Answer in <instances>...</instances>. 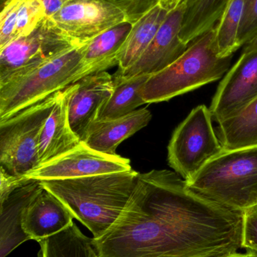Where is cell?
Here are the masks:
<instances>
[{
    "instance_id": "cell-28",
    "label": "cell",
    "mask_w": 257,
    "mask_h": 257,
    "mask_svg": "<svg viewBox=\"0 0 257 257\" xmlns=\"http://www.w3.org/2000/svg\"><path fill=\"white\" fill-rule=\"evenodd\" d=\"M257 36V0H244V10L238 31L240 48Z\"/></svg>"
},
{
    "instance_id": "cell-30",
    "label": "cell",
    "mask_w": 257,
    "mask_h": 257,
    "mask_svg": "<svg viewBox=\"0 0 257 257\" xmlns=\"http://www.w3.org/2000/svg\"><path fill=\"white\" fill-rule=\"evenodd\" d=\"M0 200L7 197L14 190L22 186L25 185L27 183L30 182L32 179L26 177L25 175H11L0 167Z\"/></svg>"
},
{
    "instance_id": "cell-26",
    "label": "cell",
    "mask_w": 257,
    "mask_h": 257,
    "mask_svg": "<svg viewBox=\"0 0 257 257\" xmlns=\"http://www.w3.org/2000/svg\"><path fill=\"white\" fill-rule=\"evenodd\" d=\"M23 0H7L0 15V49L14 40L17 18Z\"/></svg>"
},
{
    "instance_id": "cell-8",
    "label": "cell",
    "mask_w": 257,
    "mask_h": 257,
    "mask_svg": "<svg viewBox=\"0 0 257 257\" xmlns=\"http://www.w3.org/2000/svg\"><path fill=\"white\" fill-rule=\"evenodd\" d=\"M78 46L57 31L48 18L30 34L0 49V85L19 78Z\"/></svg>"
},
{
    "instance_id": "cell-10",
    "label": "cell",
    "mask_w": 257,
    "mask_h": 257,
    "mask_svg": "<svg viewBox=\"0 0 257 257\" xmlns=\"http://www.w3.org/2000/svg\"><path fill=\"white\" fill-rule=\"evenodd\" d=\"M132 169L130 160L115 154H106L81 142L66 154L35 168L26 174L32 180L69 179L105 175Z\"/></svg>"
},
{
    "instance_id": "cell-13",
    "label": "cell",
    "mask_w": 257,
    "mask_h": 257,
    "mask_svg": "<svg viewBox=\"0 0 257 257\" xmlns=\"http://www.w3.org/2000/svg\"><path fill=\"white\" fill-rule=\"evenodd\" d=\"M184 2L175 10L169 12L162 25L146 51L138 60L125 72V76L149 75L159 72L176 61L189 45L180 36L184 15Z\"/></svg>"
},
{
    "instance_id": "cell-20",
    "label": "cell",
    "mask_w": 257,
    "mask_h": 257,
    "mask_svg": "<svg viewBox=\"0 0 257 257\" xmlns=\"http://www.w3.org/2000/svg\"><path fill=\"white\" fill-rule=\"evenodd\" d=\"M149 77V75L125 76L116 72L113 78V93L101 109L98 120L127 115L146 104L142 92Z\"/></svg>"
},
{
    "instance_id": "cell-33",
    "label": "cell",
    "mask_w": 257,
    "mask_h": 257,
    "mask_svg": "<svg viewBox=\"0 0 257 257\" xmlns=\"http://www.w3.org/2000/svg\"><path fill=\"white\" fill-rule=\"evenodd\" d=\"M257 49V36L253 40L250 41L247 45H244L243 52H248V51H253Z\"/></svg>"
},
{
    "instance_id": "cell-12",
    "label": "cell",
    "mask_w": 257,
    "mask_h": 257,
    "mask_svg": "<svg viewBox=\"0 0 257 257\" xmlns=\"http://www.w3.org/2000/svg\"><path fill=\"white\" fill-rule=\"evenodd\" d=\"M68 117L72 131L84 142L90 126L113 90V78L108 72L87 75L67 88Z\"/></svg>"
},
{
    "instance_id": "cell-29",
    "label": "cell",
    "mask_w": 257,
    "mask_h": 257,
    "mask_svg": "<svg viewBox=\"0 0 257 257\" xmlns=\"http://www.w3.org/2000/svg\"><path fill=\"white\" fill-rule=\"evenodd\" d=\"M242 247L257 251V204L243 211Z\"/></svg>"
},
{
    "instance_id": "cell-19",
    "label": "cell",
    "mask_w": 257,
    "mask_h": 257,
    "mask_svg": "<svg viewBox=\"0 0 257 257\" xmlns=\"http://www.w3.org/2000/svg\"><path fill=\"white\" fill-rule=\"evenodd\" d=\"M168 13L158 5L132 24V28L118 55V72H125L140 59Z\"/></svg>"
},
{
    "instance_id": "cell-7",
    "label": "cell",
    "mask_w": 257,
    "mask_h": 257,
    "mask_svg": "<svg viewBox=\"0 0 257 257\" xmlns=\"http://www.w3.org/2000/svg\"><path fill=\"white\" fill-rule=\"evenodd\" d=\"M213 116L205 105L195 108L176 128L167 148L170 167L186 181L223 151L213 127Z\"/></svg>"
},
{
    "instance_id": "cell-3",
    "label": "cell",
    "mask_w": 257,
    "mask_h": 257,
    "mask_svg": "<svg viewBox=\"0 0 257 257\" xmlns=\"http://www.w3.org/2000/svg\"><path fill=\"white\" fill-rule=\"evenodd\" d=\"M232 57L219 55L215 27L211 29L191 42L176 61L150 75L142 92L145 103L170 100L220 79L229 71Z\"/></svg>"
},
{
    "instance_id": "cell-32",
    "label": "cell",
    "mask_w": 257,
    "mask_h": 257,
    "mask_svg": "<svg viewBox=\"0 0 257 257\" xmlns=\"http://www.w3.org/2000/svg\"><path fill=\"white\" fill-rule=\"evenodd\" d=\"M184 0H160L159 6L167 12H170L178 7Z\"/></svg>"
},
{
    "instance_id": "cell-25",
    "label": "cell",
    "mask_w": 257,
    "mask_h": 257,
    "mask_svg": "<svg viewBox=\"0 0 257 257\" xmlns=\"http://www.w3.org/2000/svg\"><path fill=\"white\" fill-rule=\"evenodd\" d=\"M46 18L45 6L41 0H23L17 18L14 40L33 33Z\"/></svg>"
},
{
    "instance_id": "cell-31",
    "label": "cell",
    "mask_w": 257,
    "mask_h": 257,
    "mask_svg": "<svg viewBox=\"0 0 257 257\" xmlns=\"http://www.w3.org/2000/svg\"><path fill=\"white\" fill-rule=\"evenodd\" d=\"M70 0H41L45 6L47 18H51L63 9Z\"/></svg>"
},
{
    "instance_id": "cell-11",
    "label": "cell",
    "mask_w": 257,
    "mask_h": 257,
    "mask_svg": "<svg viewBox=\"0 0 257 257\" xmlns=\"http://www.w3.org/2000/svg\"><path fill=\"white\" fill-rule=\"evenodd\" d=\"M257 98V49L242 52L219 84L210 111L217 123L247 106Z\"/></svg>"
},
{
    "instance_id": "cell-24",
    "label": "cell",
    "mask_w": 257,
    "mask_h": 257,
    "mask_svg": "<svg viewBox=\"0 0 257 257\" xmlns=\"http://www.w3.org/2000/svg\"><path fill=\"white\" fill-rule=\"evenodd\" d=\"M244 4V0H231L215 26L217 50L221 57L233 56L240 48L238 36Z\"/></svg>"
},
{
    "instance_id": "cell-15",
    "label": "cell",
    "mask_w": 257,
    "mask_h": 257,
    "mask_svg": "<svg viewBox=\"0 0 257 257\" xmlns=\"http://www.w3.org/2000/svg\"><path fill=\"white\" fill-rule=\"evenodd\" d=\"M42 188L40 181L32 180L0 200V257L7 256L30 240L23 228L24 211Z\"/></svg>"
},
{
    "instance_id": "cell-2",
    "label": "cell",
    "mask_w": 257,
    "mask_h": 257,
    "mask_svg": "<svg viewBox=\"0 0 257 257\" xmlns=\"http://www.w3.org/2000/svg\"><path fill=\"white\" fill-rule=\"evenodd\" d=\"M138 172H125L69 179L40 181L74 218L98 238L106 233L122 214L131 199Z\"/></svg>"
},
{
    "instance_id": "cell-1",
    "label": "cell",
    "mask_w": 257,
    "mask_h": 257,
    "mask_svg": "<svg viewBox=\"0 0 257 257\" xmlns=\"http://www.w3.org/2000/svg\"><path fill=\"white\" fill-rule=\"evenodd\" d=\"M243 212L192 190L175 172L139 173L116 223L93 238L101 257H220L242 247Z\"/></svg>"
},
{
    "instance_id": "cell-18",
    "label": "cell",
    "mask_w": 257,
    "mask_h": 257,
    "mask_svg": "<svg viewBox=\"0 0 257 257\" xmlns=\"http://www.w3.org/2000/svg\"><path fill=\"white\" fill-rule=\"evenodd\" d=\"M131 28L130 23H122L84 44L82 62L90 75L118 65L119 51Z\"/></svg>"
},
{
    "instance_id": "cell-22",
    "label": "cell",
    "mask_w": 257,
    "mask_h": 257,
    "mask_svg": "<svg viewBox=\"0 0 257 257\" xmlns=\"http://www.w3.org/2000/svg\"><path fill=\"white\" fill-rule=\"evenodd\" d=\"M216 133L224 150L257 146V98L238 112L219 122Z\"/></svg>"
},
{
    "instance_id": "cell-21",
    "label": "cell",
    "mask_w": 257,
    "mask_h": 257,
    "mask_svg": "<svg viewBox=\"0 0 257 257\" xmlns=\"http://www.w3.org/2000/svg\"><path fill=\"white\" fill-rule=\"evenodd\" d=\"M231 0H184L180 36L190 45L204 33L214 28Z\"/></svg>"
},
{
    "instance_id": "cell-34",
    "label": "cell",
    "mask_w": 257,
    "mask_h": 257,
    "mask_svg": "<svg viewBox=\"0 0 257 257\" xmlns=\"http://www.w3.org/2000/svg\"><path fill=\"white\" fill-rule=\"evenodd\" d=\"M220 257H249V254L247 253H235L232 254L227 255V256H223Z\"/></svg>"
},
{
    "instance_id": "cell-27",
    "label": "cell",
    "mask_w": 257,
    "mask_h": 257,
    "mask_svg": "<svg viewBox=\"0 0 257 257\" xmlns=\"http://www.w3.org/2000/svg\"><path fill=\"white\" fill-rule=\"evenodd\" d=\"M120 9L127 22L134 24L159 5L160 0H104Z\"/></svg>"
},
{
    "instance_id": "cell-23",
    "label": "cell",
    "mask_w": 257,
    "mask_h": 257,
    "mask_svg": "<svg viewBox=\"0 0 257 257\" xmlns=\"http://www.w3.org/2000/svg\"><path fill=\"white\" fill-rule=\"evenodd\" d=\"M39 257H101L93 238L84 235L75 223L39 242Z\"/></svg>"
},
{
    "instance_id": "cell-6",
    "label": "cell",
    "mask_w": 257,
    "mask_h": 257,
    "mask_svg": "<svg viewBox=\"0 0 257 257\" xmlns=\"http://www.w3.org/2000/svg\"><path fill=\"white\" fill-rule=\"evenodd\" d=\"M60 92L0 121V167L8 173L25 175L39 166L41 132Z\"/></svg>"
},
{
    "instance_id": "cell-16",
    "label": "cell",
    "mask_w": 257,
    "mask_h": 257,
    "mask_svg": "<svg viewBox=\"0 0 257 257\" xmlns=\"http://www.w3.org/2000/svg\"><path fill=\"white\" fill-rule=\"evenodd\" d=\"M81 142L69 124L66 88L59 93L55 105L41 132L38 151L39 166L66 154Z\"/></svg>"
},
{
    "instance_id": "cell-14",
    "label": "cell",
    "mask_w": 257,
    "mask_h": 257,
    "mask_svg": "<svg viewBox=\"0 0 257 257\" xmlns=\"http://www.w3.org/2000/svg\"><path fill=\"white\" fill-rule=\"evenodd\" d=\"M73 218L67 208L43 187L26 208L23 228L30 240L40 242L69 227Z\"/></svg>"
},
{
    "instance_id": "cell-17",
    "label": "cell",
    "mask_w": 257,
    "mask_h": 257,
    "mask_svg": "<svg viewBox=\"0 0 257 257\" xmlns=\"http://www.w3.org/2000/svg\"><path fill=\"white\" fill-rule=\"evenodd\" d=\"M151 119L150 111L141 108L117 118L97 120L89 128L82 142L95 151L115 155L118 146L147 126Z\"/></svg>"
},
{
    "instance_id": "cell-5",
    "label": "cell",
    "mask_w": 257,
    "mask_h": 257,
    "mask_svg": "<svg viewBox=\"0 0 257 257\" xmlns=\"http://www.w3.org/2000/svg\"><path fill=\"white\" fill-rule=\"evenodd\" d=\"M83 45L72 47L34 70L0 85V121L90 75L82 62Z\"/></svg>"
},
{
    "instance_id": "cell-9",
    "label": "cell",
    "mask_w": 257,
    "mask_h": 257,
    "mask_svg": "<svg viewBox=\"0 0 257 257\" xmlns=\"http://www.w3.org/2000/svg\"><path fill=\"white\" fill-rule=\"evenodd\" d=\"M48 18L59 33L75 45H84L127 22L120 9L104 0H70Z\"/></svg>"
},
{
    "instance_id": "cell-35",
    "label": "cell",
    "mask_w": 257,
    "mask_h": 257,
    "mask_svg": "<svg viewBox=\"0 0 257 257\" xmlns=\"http://www.w3.org/2000/svg\"><path fill=\"white\" fill-rule=\"evenodd\" d=\"M247 253L249 254V257H257V251L256 250H250L247 249Z\"/></svg>"
},
{
    "instance_id": "cell-4",
    "label": "cell",
    "mask_w": 257,
    "mask_h": 257,
    "mask_svg": "<svg viewBox=\"0 0 257 257\" xmlns=\"http://www.w3.org/2000/svg\"><path fill=\"white\" fill-rule=\"evenodd\" d=\"M186 182L208 199L243 212L257 204V146L223 150Z\"/></svg>"
}]
</instances>
